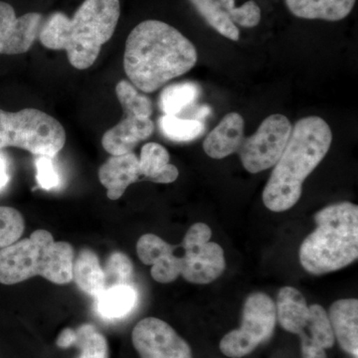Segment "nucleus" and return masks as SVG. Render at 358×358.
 Returning a JSON list of instances; mask_svg holds the SVG:
<instances>
[{"instance_id":"nucleus-22","label":"nucleus","mask_w":358,"mask_h":358,"mask_svg":"<svg viewBox=\"0 0 358 358\" xmlns=\"http://www.w3.org/2000/svg\"><path fill=\"white\" fill-rule=\"evenodd\" d=\"M204 20L226 38L238 41L240 31L229 16L221 7L218 0H189Z\"/></svg>"},{"instance_id":"nucleus-8","label":"nucleus","mask_w":358,"mask_h":358,"mask_svg":"<svg viewBox=\"0 0 358 358\" xmlns=\"http://www.w3.org/2000/svg\"><path fill=\"white\" fill-rule=\"evenodd\" d=\"M212 231L207 224L195 223L183 238L181 274L185 281L196 285L210 284L226 268L222 247L210 242Z\"/></svg>"},{"instance_id":"nucleus-29","label":"nucleus","mask_w":358,"mask_h":358,"mask_svg":"<svg viewBox=\"0 0 358 358\" xmlns=\"http://www.w3.org/2000/svg\"><path fill=\"white\" fill-rule=\"evenodd\" d=\"M221 7L232 22L242 27L253 28L261 21V8L254 0H249L240 7L235 6V0H218Z\"/></svg>"},{"instance_id":"nucleus-21","label":"nucleus","mask_w":358,"mask_h":358,"mask_svg":"<svg viewBox=\"0 0 358 358\" xmlns=\"http://www.w3.org/2000/svg\"><path fill=\"white\" fill-rule=\"evenodd\" d=\"M199 95V85L192 82L171 85L160 94V110L164 115H178L195 103Z\"/></svg>"},{"instance_id":"nucleus-5","label":"nucleus","mask_w":358,"mask_h":358,"mask_svg":"<svg viewBox=\"0 0 358 358\" xmlns=\"http://www.w3.org/2000/svg\"><path fill=\"white\" fill-rule=\"evenodd\" d=\"M74 259L72 245L56 242L48 231L36 230L0 249V282L15 285L41 275L54 284H68L73 281Z\"/></svg>"},{"instance_id":"nucleus-23","label":"nucleus","mask_w":358,"mask_h":358,"mask_svg":"<svg viewBox=\"0 0 358 358\" xmlns=\"http://www.w3.org/2000/svg\"><path fill=\"white\" fill-rule=\"evenodd\" d=\"M159 128L164 136L178 143L196 140L205 131L203 122L180 119L178 115H164L160 117Z\"/></svg>"},{"instance_id":"nucleus-25","label":"nucleus","mask_w":358,"mask_h":358,"mask_svg":"<svg viewBox=\"0 0 358 358\" xmlns=\"http://www.w3.org/2000/svg\"><path fill=\"white\" fill-rule=\"evenodd\" d=\"M73 345L80 350L77 358H109L107 339L92 324H83L75 331Z\"/></svg>"},{"instance_id":"nucleus-10","label":"nucleus","mask_w":358,"mask_h":358,"mask_svg":"<svg viewBox=\"0 0 358 358\" xmlns=\"http://www.w3.org/2000/svg\"><path fill=\"white\" fill-rule=\"evenodd\" d=\"M131 341L141 358H192V348L185 339L157 317L138 322Z\"/></svg>"},{"instance_id":"nucleus-30","label":"nucleus","mask_w":358,"mask_h":358,"mask_svg":"<svg viewBox=\"0 0 358 358\" xmlns=\"http://www.w3.org/2000/svg\"><path fill=\"white\" fill-rule=\"evenodd\" d=\"M36 179L40 187L45 190L53 189L60 185V176L54 166L51 157H38L35 162Z\"/></svg>"},{"instance_id":"nucleus-9","label":"nucleus","mask_w":358,"mask_h":358,"mask_svg":"<svg viewBox=\"0 0 358 358\" xmlns=\"http://www.w3.org/2000/svg\"><path fill=\"white\" fill-rule=\"evenodd\" d=\"M292 129L286 115L275 114L266 117L253 136L244 138L237 152L244 169L250 173H259L275 166L288 143Z\"/></svg>"},{"instance_id":"nucleus-1","label":"nucleus","mask_w":358,"mask_h":358,"mask_svg":"<svg viewBox=\"0 0 358 358\" xmlns=\"http://www.w3.org/2000/svg\"><path fill=\"white\" fill-rule=\"evenodd\" d=\"M196 63L197 51L192 42L162 21H143L127 39L124 71L129 82L143 93H154Z\"/></svg>"},{"instance_id":"nucleus-14","label":"nucleus","mask_w":358,"mask_h":358,"mask_svg":"<svg viewBox=\"0 0 358 358\" xmlns=\"http://www.w3.org/2000/svg\"><path fill=\"white\" fill-rule=\"evenodd\" d=\"M245 122L238 113H229L205 138V154L214 159H222L237 152L244 140Z\"/></svg>"},{"instance_id":"nucleus-31","label":"nucleus","mask_w":358,"mask_h":358,"mask_svg":"<svg viewBox=\"0 0 358 358\" xmlns=\"http://www.w3.org/2000/svg\"><path fill=\"white\" fill-rule=\"evenodd\" d=\"M301 355L303 358H327L326 350L315 345L307 338L305 334H300Z\"/></svg>"},{"instance_id":"nucleus-20","label":"nucleus","mask_w":358,"mask_h":358,"mask_svg":"<svg viewBox=\"0 0 358 358\" xmlns=\"http://www.w3.org/2000/svg\"><path fill=\"white\" fill-rule=\"evenodd\" d=\"M72 280L81 291L94 298L106 289L105 272L95 252L83 249L75 257Z\"/></svg>"},{"instance_id":"nucleus-19","label":"nucleus","mask_w":358,"mask_h":358,"mask_svg":"<svg viewBox=\"0 0 358 358\" xmlns=\"http://www.w3.org/2000/svg\"><path fill=\"white\" fill-rule=\"evenodd\" d=\"M96 310L107 320H121L136 307L138 294L133 284L115 285L96 296Z\"/></svg>"},{"instance_id":"nucleus-3","label":"nucleus","mask_w":358,"mask_h":358,"mask_svg":"<svg viewBox=\"0 0 358 358\" xmlns=\"http://www.w3.org/2000/svg\"><path fill=\"white\" fill-rule=\"evenodd\" d=\"M120 15V0H85L72 18L55 13L43 21L40 42L51 50L67 52L73 67L86 70L112 38Z\"/></svg>"},{"instance_id":"nucleus-4","label":"nucleus","mask_w":358,"mask_h":358,"mask_svg":"<svg viewBox=\"0 0 358 358\" xmlns=\"http://www.w3.org/2000/svg\"><path fill=\"white\" fill-rule=\"evenodd\" d=\"M317 228L301 245L300 262L312 275H324L358 258V207L339 202L315 214Z\"/></svg>"},{"instance_id":"nucleus-15","label":"nucleus","mask_w":358,"mask_h":358,"mask_svg":"<svg viewBox=\"0 0 358 358\" xmlns=\"http://www.w3.org/2000/svg\"><path fill=\"white\" fill-rule=\"evenodd\" d=\"M329 322L334 338L343 352L358 355V301L345 299L334 301L329 308Z\"/></svg>"},{"instance_id":"nucleus-12","label":"nucleus","mask_w":358,"mask_h":358,"mask_svg":"<svg viewBox=\"0 0 358 358\" xmlns=\"http://www.w3.org/2000/svg\"><path fill=\"white\" fill-rule=\"evenodd\" d=\"M154 122L150 117L126 115L114 128L106 131L102 138L103 148L112 155L133 152L134 148L152 136Z\"/></svg>"},{"instance_id":"nucleus-26","label":"nucleus","mask_w":358,"mask_h":358,"mask_svg":"<svg viewBox=\"0 0 358 358\" xmlns=\"http://www.w3.org/2000/svg\"><path fill=\"white\" fill-rule=\"evenodd\" d=\"M115 94L124 115L129 117H150L152 114V103L150 99L141 95L131 82H119L115 86Z\"/></svg>"},{"instance_id":"nucleus-33","label":"nucleus","mask_w":358,"mask_h":358,"mask_svg":"<svg viewBox=\"0 0 358 358\" xmlns=\"http://www.w3.org/2000/svg\"><path fill=\"white\" fill-rule=\"evenodd\" d=\"M10 176H9L8 162L3 155L0 154V190L3 189L9 182Z\"/></svg>"},{"instance_id":"nucleus-17","label":"nucleus","mask_w":358,"mask_h":358,"mask_svg":"<svg viewBox=\"0 0 358 358\" xmlns=\"http://www.w3.org/2000/svg\"><path fill=\"white\" fill-rule=\"evenodd\" d=\"M357 0H286L289 13L303 20L339 21L352 13Z\"/></svg>"},{"instance_id":"nucleus-7","label":"nucleus","mask_w":358,"mask_h":358,"mask_svg":"<svg viewBox=\"0 0 358 358\" xmlns=\"http://www.w3.org/2000/svg\"><path fill=\"white\" fill-rule=\"evenodd\" d=\"M275 322V301L264 293L250 294L244 303L241 327L221 339V352L230 358L246 357L273 336Z\"/></svg>"},{"instance_id":"nucleus-24","label":"nucleus","mask_w":358,"mask_h":358,"mask_svg":"<svg viewBox=\"0 0 358 358\" xmlns=\"http://www.w3.org/2000/svg\"><path fill=\"white\" fill-rule=\"evenodd\" d=\"M308 308L310 315L306 327L308 333L303 331V334H305L313 343L324 350L333 348L336 338L327 310L320 305H312Z\"/></svg>"},{"instance_id":"nucleus-13","label":"nucleus","mask_w":358,"mask_h":358,"mask_svg":"<svg viewBox=\"0 0 358 358\" xmlns=\"http://www.w3.org/2000/svg\"><path fill=\"white\" fill-rule=\"evenodd\" d=\"M99 179L110 200L121 199L129 185L143 180L138 157L134 152L112 155L99 169Z\"/></svg>"},{"instance_id":"nucleus-32","label":"nucleus","mask_w":358,"mask_h":358,"mask_svg":"<svg viewBox=\"0 0 358 358\" xmlns=\"http://www.w3.org/2000/svg\"><path fill=\"white\" fill-rule=\"evenodd\" d=\"M75 341V331L72 329H65L61 331L57 339V345L61 348H67L73 345Z\"/></svg>"},{"instance_id":"nucleus-18","label":"nucleus","mask_w":358,"mask_h":358,"mask_svg":"<svg viewBox=\"0 0 358 358\" xmlns=\"http://www.w3.org/2000/svg\"><path fill=\"white\" fill-rule=\"evenodd\" d=\"M169 152L162 145L145 143L141 148L140 171L143 180L155 183H171L178 178V167L169 164Z\"/></svg>"},{"instance_id":"nucleus-2","label":"nucleus","mask_w":358,"mask_h":358,"mask_svg":"<svg viewBox=\"0 0 358 358\" xmlns=\"http://www.w3.org/2000/svg\"><path fill=\"white\" fill-rule=\"evenodd\" d=\"M331 141V127L322 117L310 115L296 122L264 188L263 202L268 210L286 211L298 203L303 183L324 159Z\"/></svg>"},{"instance_id":"nucleus-34","label":"nucleus","mask_w":358,"mask_h":358,"mask_svg":"<svg viewBox=\"0 0 358 358\" xmlns=\"http://www.w3.org/2000/svg\"><path fill=\"white\" fill-rule=\"evenodd\" d=\"M210 114V108H209L208 106H202V107H200L196 110V113H195L194 115V119L193 120H197V121L202 122Z\"/></svg>"},{"instance_id":"nucleus-16","label":"nucleus","mask_w":358,"mask_h":358,"mask_svg":"<svg viewBox=\"0 0 358 358\" xmlns=\"http://www.w3.org/2000/svg\"><path fill=\"white\" fill-rule=\"evenodd\" d=\"M275 312L277 320L285 331L298 336L305 331L310 308L305 296L299 289L293 287H284L280 289Z\"/></svg>"},{"instance_id":"nucleus-6","label":"nucleus","mask_w":358,"mask_h":358,"mask_svg":"<svg viewBox=\"0 0 358 358\" xmlns=\"http://www.w3.org/2000/svg\"><path fill=\"white\" fill-rule=\"evenodd\" d=\"M65 143L62 124L46 113L37 109L16 113L0 110V150L20 148L52 159L64 148Z\"/></svg>"},{"instance_id":"nucleus-27","label":"nucleus","mask_w":358,"mask_h":358,"mask_svg":"<svg viewBox=\"0 0 358 358\" xmlns=\"http://www.w3.org/2000/svg\"><path fill=\"white\" fill-rule=\"evenodd\" d=\"M106 288L115 285L131 284L134 277V266L131 259L122 252L110 254L103 268Z\"/></svg>"},{"instance_id":"nucleus-28","label":"nucleus","mask_w":358,"mask_h":358,"mask_svg":"<svg viewBox=\"0 0 358 358\" xmlns=\"http://www.w3.org/2000/svg\"><path fill=\"white\" fill-rule=\"evenodd\" d=\"M25 221L20 211L0 206V249L15 243L22 236Z\"/></svg>"},{"instance_id":"nucleus-11","label":"nucleus","mask_w":358,"mask_h":358,"mask_svg":"<svg viewBox=\"0 0 358 358\" xmlns=\"http://www.w3.org/2000/svg\"><path fill=\"white\" fill-rule=\"evenodd\" d=\"M43 17L37 13L17 17L13 7L0 1V54L26 53L39 36Z\"/></svg>"}]
</instances>
